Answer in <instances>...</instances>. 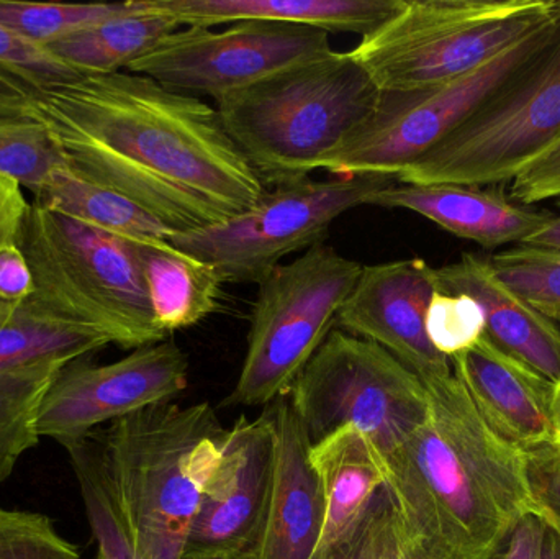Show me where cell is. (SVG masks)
Masks as SVG:
<instances>
[{
    "label": "cell",
    "instance_id": "22",
    "mask_svg": "<svg viewBox=\"0 0 560 559\" xmlns=\"http://www.w3.org/2000/svg\"><path fill=\"white\" fill-rule=\"evenodd\" d=\"M310 459L325 496V525L319 541L325 545L345 534L385 488L387 465L371 442L351 427L313 445Z\"/></svg>",
    "mask_w": 560,
    "mask_h": 559
},
{
    "label": "cell",
    "instance_id": "15",
    "mask_svg": "<svg viewBox=\"0 0 560 559\" xmlns=\"http://www.w3.org/2000/svg\"><path fill=\"white\" fill-rule=\"evenodd\" d=\"M436 291L433 266L423 258L362 266L336 324L394 354L421 383L453 376V366L427 334V311Z\"/></svg>",
    "mask_w": 560,
    "mask_h": 559
},
{
    "label": "cell",
    "instance_id": "36",
    "mask_svg": "<svg viewBox=\"0 0 560 559\" xmlns=\"http://www.w3.org/2000/svg\"><path fill=\"white\" fill-rule=\"evenodd\" d=\"M510 200L533 207L546 200L560 202V141L539 154L510 183Z\"/></svg>",
    "mask_w": 560,
    "mask_h": 559
},
{
    "label": "cell",
    "instance_id": "39",
    "mask_svg": "<svg viewBox=\"0 0 560 559\" xmlns=\"http://www.w3.org/2000/svg\"><path fill=\"white\" fill-rule=\"evenodd\" d=\"M32 102L25 91L0 78V124L32 118Z\"/></svg>",
    "mask_w": 560,
    "mask_h": 559
},
{
    "label": "cell",
    "instance_id": "23",
    "mask_svg": "<svg viewBox=\"0 0 560 559\" xmlns=\"http://www.w3.org/2000/svg\"><path fill=\"white\" fill-rule=\"evenodd\" d=\"M180 26L151 9L148 0H131L125 12L72 33L49 49L81 74H110L127 71Z\"/></svg>",
    "mask_w": 560,
    "mask_h": 559
},
{
    "label": "cell",
    "instance_id": "9",
    "mask_svg": "<svg viewBox=\"0 0 560 559\" xmlns=\"http://www.w3.org/2000/svg\"><path fill=\"white\" fill-rule=\"evenodd\" d=\"M312 446L338 430H359L385 459L424 422L420 377L364 338L332 330L287 394Z\"/></svg>",
    "mask_w": 560,
    "mask_h": 559
},
{
    "label": "cell",
    "instance_id": "35",
    "mask_svg": "<svg viewBox=\"0 0 560 559\" xmlns=\"http://www.w3.org/2000/svg\"><path fill=\"white\" fill-rule=\"evenodd\" d=\"M525 462L539 517L560 534V450L555 445L526 450Z\"/></svg>",
    "mask_w": 560,
    "mask_h": 559
},
{
    "label": "cell",
    "instance_id": "16",
    "mask_svg": "<svg viewBox=\"0 0 560 559\" xmlns=\"http://www.w3.org/2000/svg\"><path fill=\"white\" fill-rule=\"evenodd\" d=\"M275 482L261 532L243 559H310L322 541L325 496L310 459L312 442L289 397L272 403Z\"/></svg>",
    "mask_w": 560,
    "mask_h": 559
},
{
    "label": "cell",
    "instance_id": "3",
    "mask_svg": "<svg viewBox=\"0 0 560 559\" xmlns=\"http://www.w3.org/2000/svg\"><path fill=\"white\" fill-rule=\"evenodd\" d=\"M225 429L209 403L156 404L94 432L138 559H184Z\"/></svg>",
    "mask_w": 560,
    "mask_h": 559
},
{
    "label": "cell",
    "instance_id": "26",
    "mask_svg": "<svg viewBox=\"0 0 560 559\" xmlns=\"http://www.w3.org/2000/svg\"><path fill=\"white\" fill-rule=\"evenodd\" d=\"M69 363L48 361L0 370V486L16 463L38 445V414L43 397Z\"/></svg>",
    "mask_w": 560,
    "mask_h": 559
},
{
    "label": "cell",
    "instance_id": "40",
    "mask_svg": "<svg viewBox=\"0 0 560 559\" xmlns=\"http://www.w3.org/2000/svg\"><path fill=\"white\" fill-rule=\"evenodd\" d=\"M560 203V202H559ZM523 245L538 246V248L558 249L560 252V213L555 216Z\"/></svg>",
    "mask_w": 560,
    "mask_h": 559
},
{
    "label": "cell",
    "instance_id": "1",
    "mask_svg": "<svg viewBox=\"0 0 560 559\" xmlns=\"http://www.w3.org/2000/svg\"><path fill=\"white\" fill-rule=\"evenodd\" d=\"M72 173L115 190L166 229L192 232L268 193L217 107L147 75L81 74L32 102Z\"/></svg>",
    "mask_w": 560,
    "mask_h": 559
},
{
    "label": "cell",
    "instance_id": "5",
    "mask_svg": "<svg viewBox=\"0 0 560 559\" xmlns=\"http://www.w3.org/2000/svg\"><path fill=\"white\" fill-rule=\"evenodd\" d=\"M20 245L32 269L33 307L125 350L166 340L133 242L32 202Z\"/></svg>",
    "mask_w": 560,
    "mask_h": 559
},
{
    "label": "cell",
    "instance_id": "44",
    "mask_svg": "<svg viewBox=\"0 0 560 559\" xmlns=\"http://www.w3.org/2000/svg\"><path fill=\"white\" fill-rule=\"evenodd\" d=\"M394 559H415L411 551L408 550V548L405 547L404 541H401L400 534H398L397 551H395Z\"/></svg>",
    "mask_w": 560,
    "mask_h": 559
},
{
    "label": "cell",
    "instance_id": "20",
    "mask_svg": "<svg viewBox=\"0 0 560 559\" xmlns=\"http://www.w3.org/2000/svg\"><path fill=\"white\" fill-rule=\"evenodd\" d=\"M398 3L400 0H148L151 9L183 26L210 28L259 20L361 36L385 22Z\"/></svg>",
    "mask_w": 560,
    "mask_h": 559
},
{
    "label": "cell",
    "instance_id": "14",
    "mask_svg": "<svg viewBox=\"0 0 560 559\" xmlns=\"http://www.w3.org/2000/svg\"><path fill=\"white\" fill-rule=\"evenodd\" d=\"M272 407L225 430L219 465L203 489L187 540L189 551H222L243 559L261 532L275 482ZM186 554V555H187Z\"/></svg>",
    "mask_w": 560,
    "mask_h": 559
},
{
    "label": "cell",
    "instance_id": "38",
    "mask_svg": "<svg viewBox=\"0 0 560 559\" xmlns=\"http://www.w3.org/2000/svg\"><path fill=\"white\" fill-rule=\"evenodd\" d=\"M546 531L548 525L541 517L526 515L490 559H541Z\"/></svg>",
    "mask_w": 560,
    "mask_h": 559
},
{
    "label": "cell",
    "instance_id": "24",
    "mask_svg": "<svg viewBox=\"0 0 560 559\" xmlns=\"http://www.w3.org/2000/svg\"><path fill=\"white\" fill-rule=\"evenodd\" d=\"M32 202L128 242L171 240L174 236L170 229L127 197L85 179L68 167L59 170L33 196Z\"/></svg>",
    "mask_w": 560,
    "mask_h": 559
},
{
    "label": "cell",
    "instance_id": "12",
    "mask_svg": "<svg viewBox=\"0 0 560 559\" xmlns=\"http://www.w3.org/2000/svg\"><path fill=\"white\" fill-rule=\"evenodd\" d=\"M331 51L329 33L323 30L245 20L225 30L180 26L127 71L219 101Z\"/></svg>",
    "mask_w": 560,
    "mask_h": 559
},
{
    "label": "cell",
    "instance_id": "30",
    "mask_svg": "<svg viewBox=\"0 0 560 559\" xmlns=\"http://www.w3.org/2000/svg\"><path fill=\"white\" fill-rule=\"evenodd\" d=\"M490 259L493 271L532 304L539 314L560 325V252L516 245Z\"/></svg>",
    "mask_w": 560,
    "mask_h": 559
},
{
    "label": "cell",
    "instance_id": "8",
    "mask_svg": "<svg viewBox=\"0 0 560 559\" xmlns=\"http://www.w3.org/2000/svg\"><path fill=\"white\" fill-rule=\"evenodd\" d=\"M362 265L319 243L259 284L248 348L223 406H271L285 397L338 322Z\"/></svg>",
    "mask_w": 560,
    "mask_h": 559
},
{
    "label": "cell",
    "instance_id": "28",
    "mask_svg": "<svg viewBox=\"0 0 560 559\" xmlns=\"http://www.w3.org/2000/svg\"><path fill=\"white\" fill-rule=\"evenodd\" d=\"M128 9L118 3H45L0 0V22L30 42L49 46Z\"/></svg>",
    "mask_w": 560,
    "mask_h": 559
},
{
    "label": "cell",
    "instance_id": "11",
    "mask_svg": "<svg viewBox=\"0 0 560 559\" xmlns=\"http://www.w3.org/2000/svg\"><path fill=\"white\" fill-rule=\"evenodd\" d=\"M559 2V0H558ZM559 16L476 71L434 88L382 92L374 112L326 161L332 176L395 177L446 140L551 38Z\"/></svg>",
    "mask_w": 560,
    "mask_h": 559
},
{
    "label": "cell",
    "instance_id": "19",
    "mask_svg": "<svg viewBox=\"0 0 560 559\" xmlns=\"http://www.w3.org/2000/svg\"><path fill=\"white\" fill-rule=\"evenodd\" d=\"M436 289L470 295L483 312L486 337L520 363L560 384V325L539 314L493 271L489 258L464 253L434 268Z\"/></svg>",
    "mask_w": 560,
    "mask_h": 559
},
{
    "label": "cell",
    "instance_id": "6",
    "mask_svg": "<svg viewBox=\"0 0 560 559\" xmlns=\"http://www.w3.org/2000/svg\"><path fill=\"white\" fill-rule=\"evenodd\" d=\"M559 16L558 0H400L351 55L381 92L456 81Z\"/></svg>",
    "mask_w": 560,
    "mask_h": 559
},
{
    "label": "cell",
    "instance_id": "4",
    "mask_svg": "<svg viewBox=\"0 0 560 559\" xmlns=\"http://www.w3.org/2000/svg\"><path fill=\"white\" fill-rule=\"evenodd\" d=\"M381 94L351 53L332 49L219 98L217 110L262 183L280 187L323 170Z\"/></svg>",
    "mask_w": 560,
    "mask_h": 559
},
{
    "label": "cell",
    "instance_id": "29",
    "mask_svg": "<svg viewBox=\"0 0 560 559\" xmlns=\"http://www.w3.org/2000/svg\"><path fill=\"white\" fill-rule=\"evenodd\" d=\"M62 167L61 150L42 121L32 117L0 124V176L33 197Z\"/></svg>",
    "mask_w": 560,
    "mask_h": 559
},
{
    "label": "cell",
    "instance_id": "13",
    "mask_svg": "<svg viewBox=\"0 0 560 559\" xmlns=\"http://www.w3.org/2000/svg\"><path fill=\"white\" fill-rule=\"evenodd\" d=\"M189 384V360L174 341L137 348L108 364H66L43 397L42 439L66 449L138 410L173 403Z\"/></svg>",
    "mask_w": 560,
    "mask_h": 559
},
{
    "label": "cell",
    "instance_id": "34",
    "mask_svg": "<svg viewBox=\"0 0 560 559\" xmlns=\"http://www.w3.org/2000/svg\"><path fill=\"white\" fill-rule=\"evenodd\" d=\"M0 559H81V551L48 515L0 505Z\"/></svg>",
    "mask_w": 560,
    "mask_h": 559
},
{
    "label": "cell",
    "instance_id": "32",
    "mask_svg": "<svg viewBox=\"0 0 560 559\" xmlns=\"http://www.w3.org/2000/svg\"><path fill=\"white\" fill-rule=\"evenodd\" d=\"M397 544L394 502L387 488H382L345 534L319 545L310 559H394Z\"/></svg>",
    "mask_w": 560,
    "mask_h": 559
},
{
    "label": "cell",
    "instance_id": "42",
    "mask_svg": "<svg viewBox=\"0 0 560 559\" xmlns=\"http://www.w3.org/2000/svg\"><path fill=\"white\" fill-rule=\"evenodd\" d=\"M552 427H555V446L560 450V384L556 386L552 399Z\"/></svg>",
    "mask_w": 560,
    "mask_h": 559
},
{
    "label": "cell",
    "instance_id": "31",
    "mask_svg": "<svg viewBox=\"0 0 560 559\" xmlns=\"http://www.w3.org/2000/svg\"><path fill=\"white\" fill-rule=\"evenodd\" d=\"M79 75L81 72L59 59L51 49L30 42L0 22V78L12 82L33 98Z\"/></svg>",
    "mask_w": 560,
    "mask_h": 559
},
{
    "label": "cell",
    "instance_id": "43",
    "mask_svg": "<svg viewBox=\"0 0 560 559\" xmlns=\"http://www.w3.org/2000/svg\"><path fill=\"white\" fill-rule=\"evenodd\" d=\"M184 559H238L222 551H189Z\"/></svg>",
    "mask_w": 560,
    "mask_h": 559
},
{
    "label": "cell",
    "instance_id": "25",
    "mask_svg": "<svg viewBox=\"0 0 560 559\" xmlns=\"http://www.w3.org/2000/svg\"><path fill=\"white\" fill-rule=\"evenodd\" d=\"M108 345L101 335L52 321L28 301L12 311L0 308V370L48 361L72 363Z\"/></svg>",
    "mask_w": 560,
    "mask_h": 559
},
{
    "label": "cell",
    "instance_id": "21",
    "mask_svg": "<svg viewBox=\"0 0 560 559\" xmlns=\"http://www.w3.org/2000/svg\"><path fill=\"white\" fill-rule=\"evenodd\" d=\"M154 322L166 337L212 315L222 298L219 271L171 240L135 243Z\"/></svg>",
    "mask_w": 560,
    "mask_h": 559
},
{
    "label": "cell",
    "instance_id": "37",
    "mask_svg": "<svg viewBox=\"0 0 560 559\" xmlns=\"http://www.w3.org/2000/svg\"><path fill=\"white\" fill-rule=\"evenodd\" d=\"M32 200L25 189L10 177L0 176V249L22 240Z\"/></svg>",
    "mask_w": 560,
    "mask_h": 559
},
{
    "label": "cell",
    "instance_id": "41",
    "mask_svg": "<svg viewBox=\"0 0 560 559\" xmlns=\"http://www.w3.org/2000/svg\"><path fill=\"white\" fill-rule=\"evenodd\" d=\"M541 559H560V534L549 527L542 544Z\"/></svg>",
    "mask_w": 560,
    "mask_h": 559
},
{
    "label": "cell",
    "instance_id": "17",
    "mask_svg": "<svg viewBox=\"0 0 560 559\" xmlns=\"http://www.w3.org/2000/svg\"><path fill=\"white\" fill-rule=\"evenodd\" d=\"M450 361L454 376L497 435L523 452L555 445V384L503 353L486 335Z\"/></svg>",
    "mask_w": 560,
    "mask_h": 559
},
{
    "label": "cell",
    "instance_id": "33",
    "mask_svg": "<svg viewBox=\"0 0 560 559\" xmlns=\"http://www.w3.org/2000/svg\"><path fill=\"white\" fill-rule=\"evenodd\" d=\"M431 345L447 360L466 353L486 335L480 305L470 295L436 289L427 311Z\"/></svg>",
    "mask_w": 560,
    "mask_h": 559
},
{
    "label": "cell",
    "instance_id": "2",
    "mask_svg": "<svg viewBox=\"0 0 560 559\" xmlns=\"http://www.w3.org/2000/svg\"><path fill=\"white\" fill-rule=\"evenodd\" d=\"M427 419L387 459L398 534L415 559H490L538 515L525 452L497 435L456 376L424 384Z\"/></svg>",
    "mask_w": 560,
    "mask_h": 559
},
{
    "label": "cell",
    "instance_id": "10",
    "mask_svg": "<svg viewBox=\"0 0 560 559\" xmlns=\"http://www.w3.org/2000/svg\"><path fill=\"white\" fill-rule=\"evenodd\" d=\"M384 176H332L275 187L225 222L176 233L174 246L209 263L223 282L261 284L280 261L319 245L332 222L390 186Z\"/></svg>",
    "mask_w": 560,
    "mask_h": 559
},
{
    "label": "cell",
    "instance_id": "27",
    "mask_svg": "<svg viewBox=\"0 0 560 559\" xmlns=\"http://www.w3.org/2000/svg\"><path fill=\"white\" fill-rule=\"evenodd\" d=\"M98 559H138L102 462L94 433L66 446Z\"/></svg>",
    "mask_w": 560,
    "mask_h": 559
},
{
    "label": "cell",
    "instance_id": "18",
    "mask_svg": "<svg viewBox=\"0 0 560 559\" xmlns=\"http://www.w3.org/2000/svg\"><path fill=\"white\" fill-rule=\"evenodd\" d=\"M368 206L410 210L483 248L523 245L552 217L513 202L502 187L456 184L392 183L372 196Z\"/></svg>",
    "mask_w": 560,
    "mask_h": 559
},
{
    "label": "cell",
    "instance_id": "45",
    "mask_svg": "<svg viewBox=\"0 0 560 559\" xmlns=\"http://www.w3.org/2000/svg\"><path fill=\"white\" fill-rule=\"evenodd\" d=\"M559 5H560V0H559Z\"/></svg>",
    "mask_w": 560,
    "mask_h": 559
},
{
    "label": "cell",
    "instance_id": "7",
    "mask_svg": "<svg viewBox=\"0 0 560 559\" xmlns=\"http://www.w3.org/2000/svg\"><path fill=\"white\" fill-rule=\"evenodd\" d=\"M559 141L560 19L525 66L395 180L503 187Z\"/></svg>",
    "mask_w": 560,
    "mask_h": 559
},
{
    "label": "cell",
    "instance_id": "46",
    "mask_svg": "<svg viewBox=\"0 0 560 559\" xmlns=\"http://www.w3.org/2000/svg\"><path fill=\"white\" fill-rule=\"evenodd\" d=\"M95 559H98V558H95Z\"/></svg>",
    "mask_w": 560,
    "mask_h": 559
}]
</instances>
